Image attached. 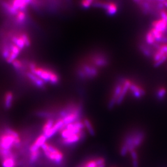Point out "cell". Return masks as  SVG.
I'll use <instances>...</instances> for the list:
<instances>
[{
	"instance_id": "cell-14",
	"label": "cell",
	"mask_w": 167,
	"mask_h": 167,
	"mask_svg": "<svg viewBox=\"0 0 167 167\" xmlns=\"http://www.w3.org/2000/svg\"><path fill=\"white\" fill-rule=\"evenodd\" d=\"M145 135L144 133L142 131H136L133 140V147L134 148H137L143 142L144 140Z\"/></svg>"
},
{
	"instance_id": "cell-18",
	"label": "cell",
	"mask_w": 167,
	"mask_h": 167,
	"mask_svg": "<svg viewBox=\"0 0 167 167\" xmlns=\"http://www.w3.org/2000/svg\"><path fill=\"white\" fill-rule=\"evenodd\" d=\"M54 124V121L53 119H48V120L46 122V123L44 124V126L42 128L43 134L52 128V126H53Z\"/></svg>"
},
{
	"instance_id": "cell-8",
	"label": "cell",
	"mask_w": 167,
	"mask_h": 167,
	"mask_svg": "<svg viewBox=\"0 0 167 167\" xmlns=\"http://www.w3.org/2000/svg\"><path fill=\"white\" fill-rule=\"evenodd\" d=\"M47 138L44 134L39 136L36 138V140L34 143L32 144L29 148L30 152H34L39 150V148H41V147L44 145L45 143H46V140Z\"/></svg>"
},
{
	"instance_id": "cell-3",
	"label": "cell",
	"mask_w": 167,
	"mask_h": 167,
	"mask_svg": "<svg viewBox=\"0 0 167 167\" xmlns=\"http://www.w3.org/2000/svg\"><path fill=\"white\" fill-rule=\"evenodd\" d=\"M46 157L54 162L59 163L63 161L64 155L63 153L52 145L45 143L41 147Z\"/></svg>"
},
{
	"instance_id": "cell-10",
	"label": "cell",
	"mask_w": 167,
	"mask_h": 167,
	"mask_svg": "<svg viewBox=\"0 0 167 167\" xmlns=\"http://www.w3.org/2000/svg\"><path fill=\"white\" fill-rule=\"evenodd\" d=\"M92 62L96 66L98 67H105L108 64L107 59L102 54H97L92 58Z\"/></svg>"
},
{
	"instance_id": "cell-17",
	"label": "cell",
	"mask_w": 167,
	"mask_h": 167,
	"mask_svg": "<svg viewBox=\"0 0 167 167\" xmlns=\"http://www.w3.org/2000/svg\"><path fill=\"white\" fill-rule=\"evenodd\" d=\"M83 123L84 124L85 128L87 129L88 133L91 136L95 135V130L93 127L92 126V124L91 122L87 118H85L83 121Z\"/></svg>"
},
{
	"instance_id": "cell-19",
	"label": "cell",
	"mask_w": 167,
	"mask_h": 167,
	"mask_svg": "<svg viewBox=\"0 0 167 167\" xmlns=\"http://www.w3.org/2000/svg\"><path fill=\"white\" fill-rule=\"evenodd\" d=\"M145 41L149 45H153L156 42L155 38L150 30L145 35Z\"/></svg>"
},
{
	"instance_id": "cell-9",
	"label": "cell",
	"mask_w": 167,
	"mask_h": 167,
	"mask_svg": "<svg viewBox=\"0 0 167 167\" xmlns=\"http://www.w3.org/2000/svg\"><path fill=\"white\" fill-rule=\"evenodd\" d=\"M27 76L32 84H34L36 87H38L39 89H43L45 87V82L33 73L31 72H27Z\"/></svg>"
},
{
	"instance_id": "cell-27",
	"label": "cell",
	"mask_w": 167,
	"mask_h": 167,
	"mask_svg": "<svg viewBox=\"0 0 167 167\" xmlns=\"http://www.w3.org/2000/svg\"><path fill=\"white\" fill-rule=\"evenodd\" d=\"M130 153L133 161L138 160V155H137V153L136 151L135 150H132L130 152Z\"/></svg>"
},
{
	"instance_id": "cell-11",
	"label": "cell",
	"mask_w": 167,
	"mask_h": 167,
	"mask_svg": "<svg viewBox=\"0 0 167 167\" xmlns=\"http://www.w3.org/2000/svg\"><path fill=\"white\" fill-rule=\"evenodd\" d=\"M129 90L132 92L133 97L137 99H140L145 94V91L142 88L133 83H131Z\"/></svg>"
},
{
	"instance_id": "cell-25",
	"label": "cell",
	"mask_w": 167,
	"mask_h": 167,
	"mask_svg": "<svg viewBox=\"0 0 167 167\" xmlns=\"http://www.w3.org/2000/svg\"><path fill=\"white\" fill-rule=\"evenodd\" d=\"M128 152L129 151L128 148L126 147L125 145L123 144L121 148V151H120L121 155L122 156H125Z\"/></svg>"
},
{
	"instance_id": "cell-13",
	"label": "cell",
	"mask_w": 167,
	"mask_h": 167,
	"mask_svg": "<svg viewBox=\"0 0 167 167\" xmlns=\"http://www.w3.org/2000/svg\"><path fill=\"white\" fill-rule=\"evenodd\" d=\"M131 84V81L129 80H125V81L124 82L122 90L121 93L120 95L119 96L117 100L116 104L117 105H120L123 101L124 98L126 96V93L129 90V87L130 86Z\"/></svg>"
},
{
	"instance_id": "cell-2",
	"label": "cell",
	"mask_w": 167,
	"mask_h": 167,
	"mask_svg": "<svg viewBox=\"0 0 167 167\" xmlns=\"http://www.w3.org/2000/svg\"><path fill=\"white\" fill-rule=\"evenodd\" d=\"M31 72L38 76L45 82H49L51 84L56 85L59 82V77L56 73L51 71L38 67L34 63L29 64Z\"/></svg>"
},
{
	"instance_id": "cell-7",
	"label": "cell",
	"mask_w": 167,
	"mask_h": 167,
	"mask_svg": "<svg viewBox=\"0 0 167 167\" xmlns=\"http://www.w3.org/2000/svg\"><path fill=\"white\" fill-rule=\"evenodd\" d=\"M64 126V124L61 119H59L58 121L54 123L52 128L45 133H44V135L46 136V138H51L58 131H61Z\"/></svg>"
},
{
	"instance_id": "cell-23",
	"label": "cell",
	"mask_w": 167,
	"mask_h": 167,
	"mask_svg": "<svg viewBox=\"0 0 167 167\" xmlns=\"http://www.w3.org/2000/svg\"><path fill=\"white\" fill-rule=\"evenodd\" d=\"M36 114L38 116L45 117V118H49V119L51 118V117L53 116V114L49 112L40 111L38 112Z\"/></svg>"
},
{
	"instance_id": "cell-24",
	"label": "cell",
	"mask_w": 167,
	"mask_h": 167,
	"mask_svg": "<svg viewBox=\"0 0 167 167\" xmlns=\"http://www.w3.org/2000/svg\"><path fill=\"white\" fill-rule=\"evenodd\" d=\"M167 56L165 54V55L163 57H162V58L160 60L158 61H156V62H155V63L154 64V66L155 67H159L162 64H163L165 63V60H167Z\"/></svg>"
},
{
	"instance_id": "cell-12",
	"label": "cell",
	"mask_w": 167,
	"mask_h": 167,
	"mask_svg": "<svg viewBox=\"0 0 167 167\" xmlns=\"http://www.w3.org/2000/svg\"><path fill=\"white\" fill-rule=\"evenodd\" d=\"M152 26V28H153L156 29L160 32H162L165 34V32H167V22L162 18L155 20V21L153 22Z\"/></svg>"
},
{
	"instance_id": "cell-6",
	"label": "cell",
	"mask_w": 167,
	"mask_h": 167,
	"mask_svg": "<svg viewBox=\"0 0 167 167\" xmlns=\"http://www.w3.org/2000/svg\"><path fill=\"white\" fill-rule=\"evenodd\" d=\"M80 68L85 73L87 79H92L96 77L98 74V71L97 70L96 67L95 66L89 65L87 64H84Z\"/></svg>"
},
{
	"instance_id": "cell-28",
	"label": "cell",
	"mask_w": 167,
	"mask_h": 167,
	"mask_svg": "<svg viewBox=\"0 0 167 167\" xmlns=\"http://www.w3.org/2000/svg\"><path fill=\"white\" fill-rule=\"evenodd\" d=\"M133 167H138V160L133 161Z\"/></svg>"
},
{
	"instance_id": "cell-21",
	"label": "cell",
	"mask_w": 167,
	"mask_h": 167,
	"mask_svg": "<svg viewBox=\"0 0 167 167\" xmlns=\"http://www.w3.org/2000/svg\"><path fill=\"white\" fill-rule=\"evenodd\" d=\"M40 155V150H38L34 152H31L29 156V160L31 162H36V160L38 159Z\"/></svg>"
},
{
	"instance_id": "cell-26",
	"label": "cell",
	"mask_w": 167,
	"mask_h": 167,
	"mask_svg": "<svg viewBox=\"0 0 167 167\" xmlns=\"http://www.w3.org/2000/svg\"><path fill=\"white\" fill-rule=\"evenodd\" d=\"M98 165H97V163L96 161V160H91L90 161H89L88 162L86 163V164L85 165L84 167H97Z\"/></svg>"
},
{
	"instance_id": "cell-5",
	"label": "cell",
	"mask_w": 167,
	"mask_h": 167,
	"mask_svg": "<svg viewBox=\"0 0 167 167\" xmlns=\"http://www.w3.org/2000/svg\"><path fill=\"white\" fill-rule=\"evenodd\" d=\"M124 82L119 83L118 84H117L114 88L113 95L112 96L111 100H110V102H109V104H108V107H109V109H112L114 106L115 105V104H116L117 99L118 98L119 96L120 95L121 93Z\"/></svg>"
},
{
	"instance_id": "cell-15",
	"label": "cell",
	"mask_w": 167,
	"mask_h": 167,
	"mask_svg": "<svg viewBox=\"0 0 167 167\" xmlns=\"http://www.w3.org/2000/svg\"><path fill=\"white\" fill-rule=\"evenodd\" d=\"M13 100V94L12 92H7L5 93V102H4V106L5 109L7 110L11 108L12 106Z\"/></svg>"
},
{
	"instance_id": "cell-20",
	"label": "cell",
	"mask_w": 167,
	"mask_h": 167,
	"mask_svg": "<svg viewBox=\"0 0 167 167\" xmlns=\"http://www.w3.org/2000/svg\"><path fill=\"white\" fill-rule=\"evenodd\" d=\"M167 94V90L165 87H161L160 89H158L156 93V97L158 100H162Z\"/></svg>"
},
{
	"instance_id": "cell-16",
	"label": "cell",
	"mask_w": 167,
	"mask_h": 167,
	"mask_svg": "<svg viewBox=\"0 0 167 167\" xmlns=\"http://www.w3.org/2000/svg\"><path fill=\"white\" fill-rule=\"evenodd\" d=\"M3 167H16V161L14 158L10 157L5 158L2 163Z\"/></svg>"
},
{
	"instance_id": "cell-1",
	"label": "cell",
	"mask_w": 167,
	"mask_h": 167,
	"mask_svg": "<svg viewBox=\"0 0 167 167\" xmlns=\"http://www.w3.org/2000/svg\"><path fill=\"white\" fill-rule=\"evenodd\" d=\"M21 143L19 135L11 129H6L5 134L0 137V150H10Z\"/></svg>"
},
{
	"instance_id": "cell-4",
	"label": "cell",
	"mask_w": 167,
	"mask_h": 167,
	"mask_svg": "<svg viewBox=\"0 0 167 167\" xmlns=\"http://www.w3.org/2000/svg\"><path fill=\"white\" fill-rule=\"evenodd\" d=\"M86 135L85 132L81 131L80 133L75 134L74 135L71 136L70 137L65 139H63L62 143L64 145H73L75 143H78L80 140H82L85 138Z\"/></svg>"
},
{
	"instance_id": "cell-22",
	"label": "cell",
	"mask_w": 167,
	"mask_h": 167,
	"mask_svg": "<svg viewBox=\"0 0 167 167\" xmlns=\"http://www.w3.org/2000/svg\"><path fill=\"white\" fill-rule=\"evenodd\" d=\"M12 64L13 67L17 70H20L23 68V63L21 61L17 60V59L14 61Z\"/></svg>"
}]
</instances>
